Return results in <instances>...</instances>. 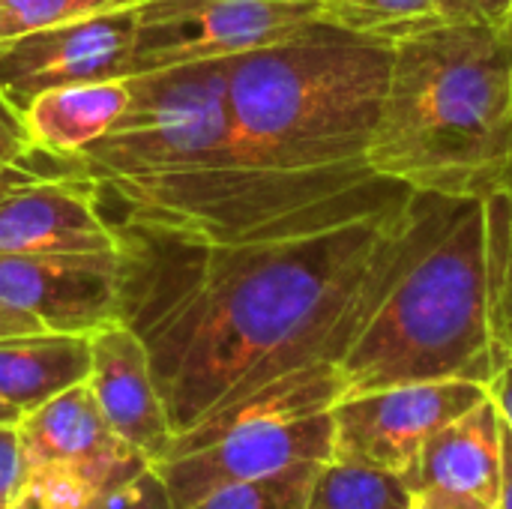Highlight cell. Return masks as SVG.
I'll return each mask as SVG.
<instances>
[{
    "instance_id": "1",
    "label": "cell",
    "mask_w": 512,
    "mask_h": 509,
    "mask_svg": "<svg viewBox=\"0 0 512 509\" xmlns=\"http://www.w3.org/2000/svg\"><path fill=\"white\" fill-rule=\"evenodd\" d=\"M462 204L414 192L375 219L243 246L111 225L120 321L150 354L174 438L285 375L339 366Z\"/></svg>"
},
{
    "instance_id": "2",
    "label": "cell",
    "mask_w": 512,
    "mask_h": 509,
    "mask_svg": "<svg viewBox=\"0 0 512 509\" xmlns=\"http://www.w3.org/2000/svg\"><path fill=\"white\" fill-rule=\"evenodd\" d=\"M393 48L327 21L237 54L228 78L231 171L321 198L405 204L414 192L372 171Z\"/></svg>"
},
{
    "instance_id": "3",
    "label": "cell",
    "mask_w": 512,
    "mask_h": 509,
    "mask_svg": "<svg viewBox=\"0 0 512 509\" xmlns=\"http://www.w3.org/2000/svg\"><path fill=\"white\" fill-rule=\"evenodd\" d=\"M375 174L459 201L512 177V18L441 24L393 45L375 138Z\"/></svg>"
},
{
    "instance_id": "4",
    "label": "cell",
    "mask_w": 512,
    "mask_h": 509,
    "mask_svg": "<svg viewBox=\"0 0 512 509\" xmlns=\"http://www.w3.org/2000/svg\"><path fill=\"white\" fill-rule=\"evenodd\" d=\"M495 366L483 201H465L435 246L387 291L342 357V399L429 381L486 387Z\"/></svg>"
},
{
    "instance_id": "5",
    "label": "cell",
    "mask_w": 512,
    "mask_h": 509,
    "mask_svg": "<svg viewBox=\"0 0 512 509\" xmlns=\"http://www.w3.org/2000/svg\"><path fill=\"white\" fill-rule=\"evenodd\" d=\"M231 60L129 75V102L111 129L78 150L75 174L96 204L171 192L231 171Z\"/></svg>"
},
{
    "instance_id": "6",
    "label": "cell",
    "mask_w": 512,
    "mask_h": 509,
    "mask_svg": "<svg viewBox=\"0 0 512 509\" xmlns=\"http://www.w3.org/2000/svg\"><path fill=\"white\" fill-rule=\"evenodd\" d=\"M132 75L237 57L321 18L318 0H132Z\"/></svg>"
},
{
    "instance_id": "7",
    "label": "cell",
    "mask_w": 512,
    "mask_h": 509,
    "mask_svg": "<svg viewBox=\"0 0 512 509\" xmlns=\"http://www.w3.org/2000/svg\"><path fill=\"white\" fill-rule=\"evenodd\" d=\"M333 459V408L303 417H267L228 426L189 450L171 453L150 465L171 501V509H189L204 495L279 474L303 462Z\"/></svg>"
},
{
    "instance_id": "8",
    "label": "cell",
    "mask_w": 512,
    "mask_h": 509,
    "mask_svg": "<svg viewBox=\"0 0 512 509\" xmlns=\"http://www.w3.org/2000/svg\"><path fill=\"white\" fill-rule=\"evenodd\" d=\"M486 396L489 390L474 381H429L339 399L333 405V459L363 462L408 480L429 438Z\"/></svg>"
},
{
    "instance_id": "9",
    "label": "cell",
    "mask_w": 512,
    "mask_h": 509,
    "mask_svg": "<svg viewBox=\"0 0 512 509\" xmlns=\"http://www.w3.org/2000/svg\"><path fill=\"white\" fill-rule=\"evenodd\" d=\"M135 6L117 3L96 15L0 42V93L24 111L36 96L132 75Z\"/></svg>"
},
{
    "instance_id": "10",
    "label": "cell",
    "mask_w": 512,
    "mask_h": 509,
    "mask_svg": "<svg viewBox=\"0 0 512 509\" xmlns=\"http://www.w3.org/2000/svg\"><path fill=\"white\" fill-rule=\"evenodd\" d=\"M0 303L51 333H96L120 321V249L0 255Z\"/></svg>"
},
{
    "instance_id": "11",
    "label": "cell",
    "mask_w": 512,
    "mask_h": 509,
    "mask_svg": "<svg viewBox=\"0 0 512 509\" xmlns=\"http://www.w3.org/2000/svg\"><path fill=\"white\" fill-rule=\"evenodd\" d=\"M18 435L30 468L63 465L75 471L96 498L132 483L150 468V462L108 426L87 381L21 414Z\"/></svg>"
},
{
    "instance_id": "12",
    "label": "cell",
    "mask_w": 512,
    "mask_h": 509,
    "mask_svg": "<svg viewBox=\"0 0 512 509\" xmlns=\"http://www.w3.org/2000/svg\"><path fill=\"white\" fill-rule=\"evenodd\" d=\"M87 387L93 390L108 426L150 465L168 456L174 441L150 354L141 336L114 321L90 333V375Z\"/></svg>"
},
{
    "instance_id": "13",
    "label": "cell",
    "mask_w": 512,
    "mask_h": 509,
    "mask_svg": "<svg viewBox=\"0 0 512 509\" xmlns=\"http://www.w3.org/2000/svg\"><path fill=\"white\" fill-rule=\"evenodd\" d=\"M117 234L81 177L33 180L0 198V255L117 252Z\"/></svg>"
},
{
    "instance_id": "14",
    "label": "cell",
    "mask_w": 512,
    "mask_h": 509,
    "mask_svg": "<svg viewBox=\"0 0 512 509\" xmlns=\"http://www.w3.org/2000/svg\"><path fill=\"white\" fill-rule=\"evenodd\" d=\"M501 414L486 396L477 408L447 423L429 438L420 453L414 474L408 477L414 489H441L456 495H471L489 507H498L504 480V450H501Z\"/></svg>"
},
{
    "instance_id": "15",
    "label": "cell",
    "mask_w": 512,
    "mask_h": 509,
    "mask_svg": "<svg viewBox=\"0 0 512 509\" xmlns=\"http://www.w3.org/2000/svg\"><path fill=\"white\" fill-rule=\"evenodd\" d=\"M90 375V336L21 333L0 339V402L27 414Z\"/></svg>"
},
{
    "instance_id": "16",
    "label": "cell",
    "mask_w": 512,
    "mask_h": 509,
    "mask_svg": "<svg viewBox=\"0 0 512 509\" xmlns=\"http://www.w3.org/2000/svg\"><path fill=\"white\" fill-rule=\"evenodd\" d=\"M129 102L126 78L57 87L24 108L33 144L51 156H75L102 138Z\"/></svg>"
},
{
    "instance_id": "17",
    "label": "cell",
    "mask_w": 512,
    "mask_h": 509,
    "mask_svg": "<svg viewBox=\"0 0 512 509\" xmlns=\"http://www.w3.org/2000/svg\"><path fill=\"white\" fill-rule=\"evenodd\" d=\"M318 9L321 21L390 48L447 24L438 0H318Z\"/></svg>"
},
{
    "instance_id": "18",
    "label": "cell",
    "mask_w": 512,
    "mask_h": 509,
    "mask_svg": "<svg viewBox=\"0 0 512 509\" xmlns=\"http://www.w3.org/2000/svg\"><path fill=\"white\" fill-rule=\"evenodd\" d=\"M306 509H411L408 480L351 459L318 468Z\"/></svg>"
},
{
    "instance_id": "19",
    "label": "cell",
    "mask_w": 512,
    "mask_h": 509,
    "mask_svg": "<svg viewBox=\"0 0 512 509\" xmlns=\"http://www.w3.org/2000/svg\"><path fill=\"white\" fill-rule=\"evenodd\" d=\"M489 315L498 360L512 357V177L483 198Z\"/></svg>"
},
{
    "instance_id": "20",
    "label": "cell",
    "mask_w": 512,
    "mask_h": 509,
    "mask_svg": "<svg viewBox=\"0 0 512 509\" xmlns=\"http://www.w3.org/2000/svg\"><path fill=\"white\" fill-rule=\"evenodd\" d=\"M324 462H303L279 474L222 486L189 509H306L312 483Z\"/></svg>"
},
{
    "instance_id": "21",
    "label": "cell",
    "mask_w": 512,
    "mask_h": 509,
    "mask_svg": "<svg viewBox=\"0 0 512 509\" xmlns=\"http://www.w3.org/2000/svg\"><path fill=\"white\" fill-rule=\"evenodd\" d=\"M117 3L123 0H0V42L78 21Z\"/></svg>"
},
{
    "instance_id": "22",
    "label": "cell",
    "mask_w": 512,
    "mask_h": 509,
    "mask_svg": "<svg viewBox=\"0 0 512 509\" xmlns=\"http://www.w3.org/2000/svg\"><path fill=\"white\" fill-rule=\"evenodd\" d=\"M30 474V462L21 447L18 423H0V509H9Z\"/></svg>"
},
{
    "instance_id": "23",
    "label": "cell",
    "mask_w": 512,
    "mask_h": 509,
    "mask_svg": "<svg viewBox=\"0 0 512 509\" xmlns=\"http://www.w3.org/2000/svg\"><path fill=\"white\" fill-rule=\"evenodd\" d=\"M87 509H171V501L156 477L153 468H147L141 477H135L132 483L96 498Z\"/></svg>"
},
{
    "instance_id": "24",
    "label": "cell",
    "mask_w": 512,
    "mask_h": 509,
    "mask_svg": "<svg viewBox=\"0 0 512 509\" xmlns=\"http://www.w3.org/2000/svg\"><path fill=\"white\" fill-rule=\"evenodd\" d=\"M33 135L27 129L24 111H18L3 93H0V168L3 165H30L36 156ZM33 168V165H30Z\"/></svg>"
},
{
    "instance_id": "25",
    "label": "cell",
    "mask_w": 512,
    "mask_h": 509,
    "mask_svg": "<svg viewBox=\"0 0 512 509\" xmlns=\"http://www.w3.org/2000/svg\"><path fill=\"white\" fill-rule=\"evenodd\" d=\"M447 24H495L510 21L512 0H438Z\"/></svg>"
},
{
    "instance_id": "26",
    "label": "cell",
    "mask_w": 512,
    "mask_h": 509,
    "mask_svg": "<svg viewBox=\"0 0 512 509\" xmlns=\"http://www.w3.org/2000/svg\"><path fill=\"white\" fill-rule=\"evenodd\" d=\"M411 509H495L471 495L441 492V489H414L411 492Z\"/></svg>"
},
{
    "instance_id": "27",
    "label": "cell",
    "mask_w": 512,
    "mask_h": 509,
    "mask_svg": "<svg viewBox=\"0 0 512 509\" xmlns=\"http://www.w3.org/2000/svg\"><path fill=\"white\" fill-rule=\"evenodd\" d=\"M486 390H489L492 405H495L498 414H501V423L512 432V357L498 360L495 375H492V381L486 384Z\"/></svg>"
},
{
    "instance_id": "28",
    "label": "cell",
    "mask_w": 512,
    "mask_h": 509,
    "mask_svg": "<svg viewBox=\"0 0 512 509\" xmlns=\"http://www.w3.org/2000/svg\"><path fill=\"white\" fill-rule=\"evenodd\" d=\"M45 330L33 315L21 312V309H12V306H3L0 303V339L6 336H21V333H39Z\"/></svg>"
},
{
    "instance_id": "29",
    "label": "cell",
    "mask_w": 512,
    "mask_h": 509,
    "mask_svg": "<svg viewBox=\"0 0 512 509\" xmlns=\"http://www.w3.org/2000/svg\"><path fill=\"white\" fill-rule=\"evenodd\" d=\"M33 180H51V177H45L42 171H36L30 165H3L0 168V198L24 183H33Z\"/></svg>"
},
{
    "instance_id": "30",
    "label": "cell",
    "mask_w": 512,
    "mask_h": 509,
    "mask_svg": "<svg viewBox=\"0 0 512 509\" xmlns=\"http://www.w3.org/2000/svg\"><path fill=\"white\" fill-rule=\"evenodd\" d=\"M501 450H504V480H501V498L495 509H512V432L507 426L501 432Z\"/></svg>"
},
{
    "instance_id": "31",
    "label": "cell",
    "mask_w": 512,
    "mask_h": 509,
    "mask_svg": "<svg viewBox=\"0 0 512 509\" xmlns=\"http://www.w3.org/2000/svg\"><path fill=\"white\" fill-rule=\"evenodd\" d=\"M18 420H21V414L15 408H9L6 402H0V423H18Z\"/></svg>"
},
{
    "instance_id": "32",
    "label": "cell",
    "mask_w": 512,
    "mask_h": 509,
    "mask_svg": "<svg viewBox=\"0 0 512 509\" xmlns=\"http://www.w3.org/2000/svg\"><path fill=\"white\" fill-rule=\"evenodd\" d=\"M9 509H42V507H39L36 501H30V498H27V495L21 492V495H18V501H15V504H12Z\"/></svg>"
},
{
    "instance_id": "33",
    "label": "cell",
    "mask_w": 512,
    "mask_h": 509,
    "mask_svg": "<svg viewBox=\"0 0 512 509\" xmlns=\"http://www.w3.org/2000/svg\"><path fill=\"white\" fill-rule=\"evenodd\" d=\"M123 3H132V0H123Z\"/></svg>"
}]
</instances>
